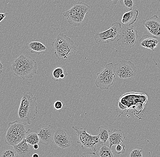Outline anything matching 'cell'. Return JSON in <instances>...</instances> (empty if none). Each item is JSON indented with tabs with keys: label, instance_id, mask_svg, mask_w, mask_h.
Here are the masks:
<instances>
[{
	"label": "cell",
	"instance_id": "6da1fadb",
	"mask_svg": "<svg viewBox=\"0 0 160 157\" xmlns=\"http://www.w3.org/2000/svg\"><path fill=\"white\" fill-rule=\"evenodd\" d=\"M11 70L15 76L23 80L31 79L37 74V62L30 56L22 54L11 64Z\"/></svg>",
	"mask_w": 160,
	"mask_h": 157
},
{
	"label": "cell",
	"instance_id": "7a4b0ae2",
	"mask_svg": "<svg viewBox=\"0 0 160 157\" xmlns=\"http://www.w3.org/2000/svg\"><path fill=\"white\" fill-rule=\"evenodd\" d=\"M37 98L31 92H25L21 99L18 115L23 122L30 125L38 113Z\"/></svg>",
	"mask_w": 160,
	"mask_h": 157
},
{
	"label": "cell",
	"instance_id": "3957f363",
	"mask_svg": "<svg viewBox=\"0 0 160 157\" xmlns=\"http://www.w3.org/2000/svg\"><path fill=\"white\" fill-rule=\"evenodd\" d=\"M52 45L55 56L60 61H66L77 50L73 40L62 33L58 34Z\"/></svg>",
	"mask_w": 160,
	"mask_h": 157
},
{
	"label": "cell",
	"instance_id": "277c9868",
	"mask_svg": "<svg viewBox=\"0 0 160 157\" xmlns=\"http://www.w3.org/2000/svg\"><path fill=\"white\" fill-rule=\"evenodd\" d=\"M27 123L15 121L9 123L5 136V143L8 145L14 146L24 139L27 131Z\"/></svg>",
	"mask_w": 160,
	"mask_h": 157
},
{
	"label": "cell",
	"instance_id": "5b68a950",
	"mask_svg": "<svg viewBox=\"0 0 160 157\" xmlns=\"http://www.w3.org/2000/svg\"><path fill=\"white\" fill-rule=\"evenodd\" d=\"M72 128L75 131V134L78 136V144H80L83 149H89L91 152L96 153L103 145L100 140L99 135H93L87 132V129H78L77 127Z\"/></svg>",
	"mask_w": 160,
	"mask_h": 157
},
{
	"label": "cell",
	"instance_id": "8992f818",
	"mask_svg": "<svg viewBox=\"0 0 160 157\" xmlns=\"http://www.w3.org/2000/svg\"><path fill=\"white\" fill-rule=\"evenodd\" d=\"M90 10L91 7L88 5L83 2H78L68 11L63 13L62 15L70 24L78 27L83 22L85 15L89 12Z\"/></svg>",
	"mask_w": 160,
	"mask_h": 157
},
{
	"label": "cell",
	"instance_id": "52a82bcc",
	"mask_svg": "<svg viewBox=\"0 0 160 157\" xmlns=\"http://www.w3.org/2000/svg\"><path fill=\"white\" fill-rule=\"evenodd\" d=\"M116 71L112 63L107 64L101 72L97 74L95 85L101 90H108L115 81Z\"/></svg>",
	"mask_w": 160,
	"mask_h": 157
},
{
	"label": "cell",
	"instance_id": "ba28073f",
	"mask_svg": "<svg viewBox=\"0 0 160 157\" xmlns=\"http://www.w3.org/2000/svg\"><path fill=\"white\" fill-rule=\"evenodd\" d=\"M138 38V31L134 26H122L118 44L125 48H132L137 44Z\"/></svg>",
	"mask_w": 160,
	"mask_h": 157
},
{
	"label": "cell",
	"instance_id": "9c48e42d",
	"mask_svg": "<svg viewBox=\"0 0 160 157\" xmlns=\"http://www.w3.org/2000/svg\"><path fill=\"white\" fill-rule=\"evenodd\" d=\"M122 27L120 23H113L108 30L95 35L94 38L95 42L98 45H100L101 43H108L115 41L119 36Z\"/></svg>",
	"mask_w": 160,
	"mask_h": 157
},
{
	"label": "cell",
	"instance_id": "30bf717a",
	"mask_svg": "<svg viewBox=\"0 0 160 157\" xmlns=\"http://www.w3.org/2000/svg\"><path fill=\"white\" fill-rule=\"evenodd\" d=\"M114 66L116 74L119 78L128 79L136 76L137 68L132 62L122 60L115 64Z\"/></svg>",
	"mask_w": 160,
	"mask_h": 157
},
{
	"label": "cell",
	"instance_id": "8fae6325",
	"mask_svg": "<svg viewBox=\"0 0 160 157\" xmlns=\"http://www.w3.org/2000/svg\"><path fill=\"white\" fill-rule=\"evenodd\" d=\"M54 141L57 146L62 149L69 148L72 145V139L69 133L63 128L56 129Z\"/></svg>",
	"mask_w": 160,
	"mask_h": 157
},
{
	"label": "cell",
	"instance_id": "7c38bea8",
	"mask_svg": "<svg viewBox=\"0 0 160 157\" xmlns=\"http://www.w3.org/2000/svg\"><path fill=\"white\" fill-rule=\"evenodd\" d=\"M144 26L152 37H160V18L155 15L143 21Z\"/></svg>",
	"mask_w": 160,
	"mask_h": 157
},
{
	"label": "cell",
	"instance_id": "4fadbf2b",
	"mask_svg": "<svg viewBox=\"0 0 160 157\" xmlns=\"http://www.w3.org/2000/svg\"><path fill=\"white\" fill-rule=\"evenodd\" d=\"M55 130L53 127L51 125L43 126L40 128L38 133L40 142L44 145H48L52 142Z\"/></svg>",
	"mask_w": 160,
	"mask_h": 157
},
{
	"label": "cell",
	"instance_id": "5bb4252c",
	"mask_svg": "<svg viewBox=\"0 0 160 157\" xmlns=\"http://www.w3.org/2000/svg\"><path fill=\"white\" fill-rule=\"evenodd\" d=\"M32 145L25 140V138L21 142L13 147L19 157H31L32 156L33 150Z\"/></svg>",
	"mask_w": 160,
	"mask_h": 157
},
{
	"label": "cell",
	"instance_id": "9a60e30c",
	"mask_svg": "<svg viewBox=\"0 0 160 157\" xmlns=\"http://www.w3.org/2000/svg\"><path fill=\"white\" fill-rule=\"evenodd\" d=\"M157 38L152 36L145 35L140 40L139 43L142 47L153 52L159 43Z\"/></svg>",
	"mask_w": 160,
	"mask_h": 157
},
{
	"label": "cell",
	"instance_id": "2e32d148",
	"mask_svg": "<svg viewBox=\"0 0 160 157\" xmlns=\"http://www.w3.org/2000/svg\"><path fill=\"white\" fill-rule=\"evenodd\" d=\"M139 11L138 10H132L125 12L121 19L122 26H132L138 19Z\"/></svg>",
	"mask_w": 160,
	"mask_h": 157
},
{
	"label": "cell",
	"instance_id": "e0dca14e",
	"mask_svg": "<svg viewBox=\"0 0 160 157\" xmlns=\"http://www.w3.org/2000/svg\"><path fill=\"white\" fill-rule=\"evenodd\" d=\"M125 138L124 133L122 130L115 129L110 134L109 138L110 148L111 149L113 145L122 144L124 141Z\"/></svg>",
	"mask_w": 160,
	"mask_h": 157
},
{
	"label": "cell",
	"instance_id": "ac0fdd59",
	"mask_svg": "<svg viewBox=\"0 0 160 157\" xmlns=\"http://www.w3.org/2000/svg\"><path fill=\"white\" fill-rule=\"evenodd\" d=\"M26 48L29 50L32 53L37 55L46 52L48 51L47 47L43 44L39 42H29L27 44Z\"/></svg>",
	"mask_w": 160,
	"mask_h": 157
},
{
	"label": "cell",
	"instance_id": "d6986e66",
	"mask_svg": "<svg viewBox=\"0 0 160 157\" xmlns=\"http://www.w3.org/2000/svg\"><path fill=\"white\" fill-rule=\"evenodd\" d=\"M25 140L27 142L32 145L38 144L40 142L38 133L35 130L29 129L26 133Z\"/></svg>",
	"mask_w": 160,
	"mask_h": 157
},
{
	"label": "cell",
	"instance_id": "ffe728a7",
	"mask_svg": "<svg viewBox=\"0 0 160 157\" xmlns=\"http://www.w3.org/2000/svg\"><path fill=\"white\" fill-rule=\"evenodd\" d=\"M67 68L64 66L58 67L52 72V79L55 81H61L68 76Z\"/></svg>",
	"mask_w": 160,
	"mask_h": 157
},
{
	"label": "cell",
	"instance_id": "44dd1931",
	"mask_svg": "<svg viewBox=\"0 0 160 157\" xmlns=\"http://www.w3.org/2000/svg\"><path fill=\"white\" fill-rule=\"evenodd\" d=\"M110 130L107 126H101L98 128V135L100 140L103 144H106L109 140Z\"/></svg>",
	"mask_w": 160,
	"mask_h": 157
},
{
	"label": "cell",
	"instance_id": "7402d4cb",
	"mask_svg": "<svg viewBox=\"0 0 160 157\" xmlns=\"http://www.w3.org/2000/svg\"><path fill=\"white\" fill-rule=\"evenodd\" d=\"M98 156L100 157H116L110 147L103 144L98 150Z\"/></svg>",
	"mask_w": 160,
	"mask_h": 157
},
{
	"label": "cell",
	"instance_id": "603a6c76",
	"mask_svg": "<svg viewBox=\"0 0 160 157\" xmlns=\"http://www.w3.org/2000/svg\"><path fill=\"white\" fill-rule=\"evenodd\" d=\"M18 155L15 150L14 148H9L5 149L2 154L1 157H18Z\"/></svg>",
	"mask_w": 160,
	"mask_h": 157
},
{
	"label": "cell",
	"instance_id": "cb8c5ba5",
	"mask_svg": "<svg viewBox=\"0 0 160 157\" xmlns=\"http://www.w3.org/2000/svg\"><path fill=\"white\" fill-rule=\"evenodd\" d=\"M120 3L123 7L130 10V11L132 10L135 5L133 0H121Z\"/></svg>",
	"mask_w": 160,
	"mask_h": 157
},
{
	"label": "cell",
	"instance_id": "d4e9b609",
	"mask_svg": "<svg viewBox=\"0 0 160 157\" xmlns=\"http://www.w3.org/2000/svg\"><path fill=\"white\" fill-rule=\"evenodd\" d=\"M144 150L142 148L135 149L131 151L130 157H144Z\"/></svg>",
	"mask_w": 160,
	"mask_h": 157
},
{
	"label": "cell",
	"instance_id": "484cf974",
	"mask_svg": "<svg viewBox=\"0 0 160 157\" xmlns=\"http://www.w3.org/2000/svg\"><path fill=\"white\" fill-rule=\"evenodd\" d=\"M116 153L118 155H121V154H124L126 152V149H125V145L124 144L121 145H117L116 147Z\"/></svg>",
	"mask_w": 160,
	"mask_h": 157
},
{
	"label": "cell",
	"instance_id": "4316f807",
	"mask_svg": "<svg viewBox=\"0 0 160 157\" xmlns=\"http://www.w3.org/2000/svg\"><path fill=\"white\" fill-rule=\"evenodd\" d=\"M63 106L62 102L60 101H57L54 104V107L57 110H59L62 109Z\"/></svg>",
	"mask_w": 160,
	"mask_h": 157
},
{
	"label": "cell",
	"instance_id": "83f0119b",
	"mask_svg": "<svg viewBox=\"0 0 160 157\" xmlns=\"http://www.w3.org/2000/svg\"><path fill=\"white\" fill-rule=\"evenodd\" d=\"M80 157H100L96 155V153L93 152H85L82 154Z\"/></svg>",
	"mask_w": 160,
	"mask_h": 157
},
{
	"label": "cell",
	"instance_id": "f1b7e54d",
	"mask_svg": "<svg viewBox=\"0 0 160 157\" xmlns=\"http://www.w3.org/2000/svg\"><path fill=\"white\" fill-rule=\"evenodd\" d=\"M8 12L0 14V22H2L5 19V18L8 16Z\"/></svg>",
	"mask_w": 160,
	"mask_h": 157
},
{
	"label": "cell",
	"instance_id": "f546056e",
	"mask_svg": "<svg viewBox=\"0 0 160 157\" xmlns=\"http://www.w3.org/2000/svg\"><path fill=\"white\" fill-rule=\"evenodd\" d=\"M33 149H34V150H37L39 149V145H38V144H35V145H33Z\"/></svg>",
	"mask_w": 160,
	"mask_h": 157
},
{
	"label": "cell",
	"instance_id": "4dcf8cb0",
	"mask_svg": "<svg viewBox=\"0 0 160 157\" xmlns=\"http://www.w3.org/2000/svg\"><path fill=\"white\" fill-rule=\"evenodd\" d=\"M120 1H121V0H112V2L113 4L114 5L117 4L118 3L119 1L120 2Z\"/></svg>",
	"mask_w": 160,
	"mask_h": 157
},
{
	"label": "cell",
	"instance_id": "1f68e13d",
	"mask_svg": "<svg viewBox=\"0 0 160 157\" xmlns=\"http://www.w3.org/2000/svg\"><path fill=\"white\" fill-rule=\"evenodd\" d=\"M32 157H39V155L37 154H34L32 156Z\"/></svg>",
	"mask_w": 160,
	"mask_h": 157
},
{
	"label": "cell",
	"instance_id": "d6a6232c",
	"mask_svg": "<svg viewBox=\"0 0 160 157\" xmlns=\"http://www.w3.org/2000/svg\"><path fill=\"white\" fill-rule=\"evenodd\" d=\"M1 73L2 72V69H3V66L2 65V63L1 62Z\"/></svg>",
	"mask_w": 160,
	"mask_h": 157
}]
</instances>
